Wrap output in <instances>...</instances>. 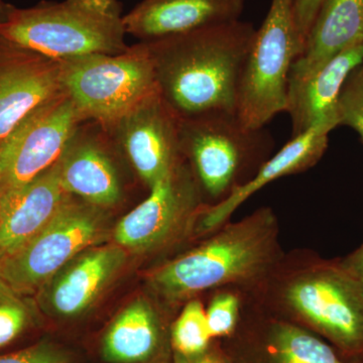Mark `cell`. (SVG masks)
Wrapping results in <instances>:
<instances>
[{
    "instance_id": "f546056e",
    "label": "cell",
    "mask_w": 363,
    "mask_h": 363,
    "mask_svg": "<svg viewBox=\"0 0 363 363\" xmlns=\"http://www.w3.org/2000/svg\"><path fill=\"white\" fill-rule=\"evenodd\" d=\"M11 6L9 4H4L2 0H0V23L6 20L7 13L11 11Z\"/></svg>"
},
{
    "instance_id": "8992f818",
    "label": "cell",
    "mask_w": 363,
    "mask_h": 363,
    "mask_svg": "<svg viewBox=\"0 0 363 363\" xmlns=\"http://www.w3.org/2000/svg\"><path fill=\"white\" fill-rule=\"evenodd\" d=\"M59 62L62 89L86 119L106 128L159 93L152 56L143 42L119 54L88 55Z\"/></svg>"
},
{
    "instance_id": "d6a6232c",
    "label": "cell",
    "mask_w": 363,
    "mask_h": 363,
    "mask_svg": "<svg viewBox=\"0 0 363 363\" xmlns=\"http://www.w3.org/2000/svg\"><path fill=\"white\" fill-rule=\"evenodd\" d=\"M363 357V354L362 355V357Z\"/></svg>"
},
{
    "instance_id": "4316f807",
    "label": "cell",
    "mask_w": 363,
    "mask_h": 363,
    "mask_svg": "<svg viewBox=\"0 0 363 363\" xmlns=\"http://www.w3.org/2000/svg\"><path fill=\"white\" fill-rule=\"evenodd\" d=\"M323 0H293L294 16L302 37L307 38Z\"/></svg>"
},
{
    "instance_id": "2e32d148",
    "label": "cell",
    "mask_w": 363,
    "mask_h": 363,
    "mask_svg": "<svg viewBox=\"0 0 363 363\" xmlns=\"http://www.w3.org/2000/svg\"><path fill=\"white\" fill-rule=\"evenodd\" d=\"M245 0H143L124 14L126 35L140 42L240 21Z\"/></svg>"
},
{
    "instance_id": "ac0fdd59",
    "label": "cell",
    "mask_w": 363,
    "mask_h": 363,
    "mask_svg": "<svg viewBox=\"0 0 363 363\" xmlns=\"http://www.w3.org/2000/svg\"><path fill=\"white\" fill-rule=\"evenodd\" d=\"M363 65V43L339 52L316 71L289 83L286 113L292 121V138L322 121L338 126L337 102L346 80Z\"/></svg>"
},
{
    "instance_id": "cb8c5ba5",
    "label": "cell",
    "mask_w": 363,
    "mask_h": 363,
    "mask_svg": "<svg viewBox=\"0 0 363 363\" xmlns=\"http://www.w3.org/2000/svg\"><path fill=\"white\" fill-rule=\"evenodd\" d=\"M243 295L238 289L224 288L212 292L206 308L208 327L212 338H229L240 323Z\"/></svg>"
},
{
    "instance_id": "7a4b0ae2",
    "label": "cell",
    "mask_w": 363,
    "mask_h": 363,
    "mask_svg": "<svg viewBox=\"0 0 363 363\" xmlns=\"http://www.w3.org/2000/svg\"><path fill=\"white\" fill-rule=\"evenodd\" d=\"M255 30L252 23L240 20L143 42L160 94L177 116L236 112L241 72Z\"/></svg>"
},
{
    "instance_id": "f1b7e54d",
    "label": "cell",
    "mask_w": 363,
    "mask_h": 363,
    "mask_svg": "<svg viewBox=\"0 0 363 363\" xmlns=\"http://www.w3.org/2000/svg\"><path fill=\"white\" fill-rule=\"evenodd\" d=\"M339 260L346 271L352 274L354 278H360L363 274V243L354 252Z\"/></svg>"
},
{
    "instance_id": "836d02e7",
    "label": "cell",
    "mask_w": 363,
    "mask_h": 363,
    "mask_svg": "<svg viewBox=\"0 0 363 363\" xmlns=\"http://www.w3.org/2000/svg\"><path fill=\"white\" fill-rule=\"evenodd\" d=\"M362 68H363V65H362Z\"/></svg>"
},
{
    "instance_id": "52a82bcc",
    "label": "cell",
    "mask_w": 363,
    "mask_h": 363,
    "mask_svg": "<svg viewBox=\"0 0 363 363\" xmlns=\"http://www.w3.org/2000/svg\"><path fill=\"white\" fill-rule=\"evenodd\" d=\"M304 47L293 0H272L241 72L236 114L247 128H264L274 116L286 111L291 70Z\"/></svg>"
},
{
    "instance_id": "ffe728a7",
    "label": "cell",
    "mask_w": 363,
    "mask_h": 363,
    "mask_svg": "<svg viewBox=\"0 0 363 363\" xmlns=\"http://www.w3.org/2000/svg\"><path fill=\"white\" fill-rule=\"evenodd\" d=\"M362 43L363 0H323L290 81L307 77L339 52Z\"/></svg>"
},
{
    "instance_id": "9c48e42d",
    "label": "cell",
    "mask_w": 363,
    "mask_h": 363,
    "mask_svg": "<svg viewBox=\"0 0 363 363\" xmlns=\"http://www.w3.org/2000/svg\"><path fill=\"white\" fill-rule=\"evenodd\" d=\"M85 121L63 89L30 112L0 142L2 194L23 187L54 166Z\"/></svg>"
},
{
    "instance_id": "5bb4252c",
    "label": "cell",
    "mask_w": 363,
    "mask_h": 363,
    "mask_svg": "<svg viewBox=\"0 0 363 363\" xmlns=\"http://www.w3.org/2000/svg\"><path fill=\"white\" fill-rule=\"evenodd\" d=\"M337 128L333 121H322L305 133L293 136L283 149L269 157L252 179L235 189L225 199L203 208L195 227V236L204 238L230 220L234 212L248 198L267 184L283 177L303 173L313 168L328 147V135Z\"/></svg>"
},
{
    "instance_id": "7c38bea8",
    "label": "cell",
    "mask_w": 363,
    "mask_h": 363,
    "mask_svg": "<svg viewBox=\"0 0 363 363\" xmlns=\"http://www.w3.org/2000/svg\"><path fill=\"white\" fill-rule=\"evenodd\" d=\"M180 124V117L159 92L111 128L149 189L185 160L181 150Z\"/></svg>"
},
{
    "instance_id": "4fadbf2b",
    "label": "cell",
    "mask_w": 363,
    "mask_h": 363,
    "mask_svg": "<svg viewBox=\"0 0 363 363\" xmlns=\"http://www.w3.org/2000/svg\"><path fill=\"white\" fill-rule=\"evenodd\" d=\"M61 90L59 61L0 39V142Z\"/></svg>"
},
{
    "instance_id": "ba28073f",
    "label": "cell",
    "mask_w": 363,
    "mask_h": 363,
    "mask_svg": "<svg viewBox=\"0 0 363 363\" xmlns=\"http://www.w3.org/2000/svg\"><path fill=\"white\" fill-rule=\"evenodd\" d=\"M104 233L102 208L68 195L43 230L0 260V276L21 295L37 292L72 259L94 247Z\"/></svg>"
},
{
    "instance_id": "d4e9b609",
    "label": "cell",
    "mask_w": 363,
    "mask_h": 363,
    "mask_svg": "<svg viewBox=\"0 0 363 363\" xmlns=\"http://www.w3.org/2000/svg\"><path fill=\"white\" fill-rule=\"evenodd\" d=\"M338 125L353 128L363 142V68L360 66L346 80L337 107Z\"/></svg>"
},
{
    "instance_id": "44dd1931",
    "label": "cell",
    "mask_w": 363,
    "mask_h": 363,
    "mask_svg": "<svg viewBox=\"0 0 363 363\" xmlns=\"http://www.w3.org/2000/svg\"><path fill=\"white\" fill-rule=\"evenodd\" d=\"M162 321L155 306L138 298L113 320L105 333L102 355L111 363H145L159 354Z\"/></svg>"
},
{
    "instance_id": "1f68e13d",
    "label": "cell",
    "mask_w": 363,
    "mask_h": 363,
    "mask_svg": "<svg viewBox=\"0 0 363 363\" xmlns=\"http://www.w3.org/2000/svg\"><path fill=\"white\" fill-rule=\"evenodd\" d=\"M2 196V187H1V180H0V200H1Z\"/></svg>"
},
{
    "instance_id": "30bf717a",
    "label": "cell",
    "mask_w": 363,
    "mask_h": 363,
    "mask_svg": "<svg viewBox=\"0 0 363 363\" xmlns=\"http://www.w3.org/2000/svg\"><path fill=\"white\" fill-rule=\"evenodd\" d=\"M203 192L185 160L150 189V194L117 223L114 240L124 250L152 252L192 233L203 208Z\"/></svg>"
},
{
    "instance_id": "8fae6325",
    "label": "cell",
    "mask_w": 363,
    "mask_h": 363,
    "mask_svg": "<svg viewBox=\"0 0 363 363\" xmlns=\"http://www.w3.org/2000/svg\"><path fill=\"white\" fill-rule=\"evenodd\" d=\"M233 363H350L314 332L277 316L242 293Z\"/></svg>"
},
{
    "instance_id": "603a6c76",
    "label": "cell",
    "mask_w": 363,
    "mask_h": 363,
    "mask_svg": "<svg viewBox=\"0 0 363 363\" xmlns=\"http://www.w3.org/2000/svg\"><path fill=\"white\" fill-rule=\"evenodd\" d=\"M32 305L0 276V348L23 335L33 322Z\"/></svg>"
},
{
    "instance_id": "5b68a950",
    "label": "cell",
    "mask_w": 363,
    "mask_h": 363,
    "mask_svg": "<svg viewBox=\"0 0 363 363\" xmlns=\"http://www.w3.org/2000/svg\"><path fill=\"white\" fill-rule=\"evenodd\" d=\"M180 140L182 155L212 204L252 179L274 145L266 128H248L236 112L227 111L181 118Z\"/></svg>"
},
{
    "instance_id": "4dcf8cb0",
    "label": "cell",
    "mask_w": 363,
    "mask_h": 363,
    "mask_svg": "<svg viewBox=\"0 0 363 363\" xmlns=\"http://www.w3.org/2000/svg\"><path fill=\"white\" fill-rule=\"evenodd\" d=\"M357 279H358V283H359L360 291H362V294L363 296V274L362 277H360V278H358Z\"/></svg>"
},
{
    "instance_id": "d6986e66",
    "label": "cell",
    "mask_w": 363,
    "mask_h": 363,
    "mask_svg": "<svg viewBox=\"0 0 363 363\" xmlns=\"http://www.w3.org/2000/svg\"><path fill=\"white\" fill-rule=\"evenodd\" d=\"M58 164L67 194L102 209L121 200L123 191L116 166L96 136L79 130Z\"/></svg>"
},
{
    "instance_id": "83f0119b",
    "label": "cell",
    "mask_w": 363,
    "mask_h": 363,
    "mask_svg": "<svg viewBox=\"0 0 363 363\" xmlns=\"http://www.w3.org/2000/svg\"><path fill=\"white\" fill-rule=\"evenodd\" d=\"M174 363H233V362L226 352H222L221 350H215L210 346L209 350L196 357H184L175 353Z\"/></svg>"
},
{
    "instance_id": "9a60e30c",
    "label": "cell",
    "mask_w": 363,
    "mask_h": 363,
    "mask_svg": "<svg viewBox=\"0 0 363 363\" xmlns=\"http://www.w3.org/2000/svg\"><path fill=\"white\" fill-rule=\"evenodd\" d=\"M125 260V250L116 243L88 248L40 289L43 306L57 317L83 314L111 284Z\"/></svg>"
},
{
    "instance_id": "e0dca14e",
    "label": "cell",
    "mask_w": 363,
    "mask_h": 363,
    "mask_svg": "<svg viewBox=\"0 0 363 363\" xmlns=\"http://www.w3.org/2000/svg\"><path fill=\"white\" fill-rule=\"evenodd\" d=\"M68 195L62 186L58 162L23 187L4 193L0 200V260L43 230Z\"/></svg>"
},
{
    "instance_id": "6da1fadb",
    "label": "cell",
    "mask_w": 363,
    "mask_h": 363,
    "mask_svg": "<svg viewBox=\"0 0 363 363\" xmlns=\"http://www.w3.org/2000/svg\"><path fill=\"white\" fill-rule=\"evenodd\" d=\"M206 240L150 272L149 285L169 306L185 304L200 294L219 289L250 293L283 259L279 224L271 207L229 220Z\"/></svg>"
},
{
    "instance_id": "277c9868",
    "label": "cell",
    "mask_w": 363,
    "mask_h": 363,
    "mask_svg": "<svg viewBox=\"0 0 363 363\" xmlns=\"http://www.w3.org/2000/svg\"><path fill=\"white\" fill-rule=\"evenodd\" d=\"M121 0L43 1L11 6L0 23V39L47 58L62 60L128 49Z\"/></svg>"
},
{
    "instance_id": "3957f363",
    "label": "cell",
    "mask_w": 363,
    "mask_h": 363,
    "mask_svg": "<svg viewBox=\"0 0 363 363\" xmlns=\"http://www.w3.org/2000/svg\"><path fill=\"white\" fill-rule=\"evenodd\" d=\"M277 316L328 339L342 354H363V296L339 259L309 250L286 252L259 286L245 293Z\"/></svg>"
},
{
    "instance_id": "484cf974",
    "label": "cell",
    "mask_w": 363,
    "mask_h": 363,
    "mask_svg": "<svg viewBox=\"0 0 363 363\" xmlns=\"http://www.w3.org/2000/svg\"><path fill=\"white\" fill-rule=\"evenodd\" d=\"M0 363H71V359L61 348L54 344L43 342L1 355Z\"/></svg>"
},
{
    "instance_id": "7402d4cb",
    "label": "cell",
    "mask_w": 363,
    "mask_h": 363,
    "mask_svg": "<svg viewBox=\"0 0 363 363\" xmlns=\"http://www.w3.org/2000/svg\"><path fill=\"white\" fill-rule=\"evenodd\" d=\"M171 340L175 353L184 357H196L209 350L213 338L201 301L194 298L184 304L172 326Z\"/></svg>"
}]
</instances>
